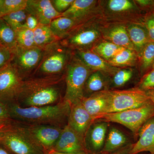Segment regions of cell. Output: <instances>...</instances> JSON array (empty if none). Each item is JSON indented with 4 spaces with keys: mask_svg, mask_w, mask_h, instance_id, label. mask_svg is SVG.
Here are the masks:
<instances>
[{
    "mask_svg": "<svg viewBox=\"0 0 154 154\" xmlns=\"http://www.w3.org/2000/svg\"><path fill=\"white\" fill-rule=\"evenodd\" d=\"M44 48L35 47L23 48L17 46L11 64L24 80L32 77L43 55Z\"/></svg>",
    "mask_w": 154,
    "mask_h": 154,
    "instance_id": "10",
    "label": "cell"
},
{
    "mask_svg": "<svg viewBox=\"0 0 154 154\" xmlns=\"http://www.w3.org/2000/svg\"><path fill=\"white\" fill-rule=\"evenodd\" d=\"M11 124V123H10ZM10 124L6 125H3L2 126L0 127V141L2 139L3 137H4L5 133V132L6 129L8 128Z\"/></svg>",
    "mask_w": 154,
    "mask_h": 154,
    "instance_id": "43",
    "label": "cell"
},
{
    "mask_svg": "<svg viewBox=\"0 0 154 154\" xmlns=\"http://www.w3.org/2000/svg\"><path fill=\"white\" fill-rule=\"evenodd\" d=\"M82 104L94 119L98 120L109 112L110 103V90L97 92L87 97H84Z\"/></svg>",
    "mask_w": 154,
    "mask_h": 154,
    "instance_id": "14",
    "label": "cell"
},
{
    "mask_svg": "<svg viewBox=\"0 0 154 154\" xmlns=\"http://www.w3.org/2000/svg\"><path fill=\"white\" fill-rule=\"evenodd\" d=\"M97 3L95 0H74L61 16L73 19L82 25L90 21Z\"/></svg>",
    "mask_w": 154,
    "mask_h": 154,
    "instance_id": "19",
    "label": "cell"
},
{
    "mask_svg": "<svg viewBox=\"0 0 154 154\" xmlns=\"http://www.w3.org/2000/svg\"><path fill=\"white\" fill-rule=\"evenodd\" d=\"M143 24L147 31L150 41L154 42V11L146 14L144 17Z\"/></svg>",
    "mask_w": 154,
    "mask_h": 154,
    "instance_id": "37",
    "label": "cell"
},
{
    "mask_svg": "<svg viewBox=\"0 0 154 154\" xmlns=\"http://www.w3.org/2000/svg\"><path fill=\"white\" fill-rule=\"evenodd\" d=\"M28 0H4L0 18L7 14L25 10Z\"/></svg>",
    "mask_w": 154,
    "mask_h": 154,
    "instance_id": "34",
    "label": "cell"
},
{
    "mask_svg": "<svg viewBox=\"0 0 154 154\" xmlns=\"http://www.w3.org/2000/svg\"><path fill=\"white\" fill-rule=\"evenodd\" d=\"M99 30L104 40L120 47L134 50L128 36L127 26L123 24H113L100 27Z\"/></svg>",
    "mask_w": 154,
    "mask_h": 154,
    "instance_id": "18",
    "label": "cell"
},
{
    "mask_svg": "<svg viewBox=\"0 0 154 154\" xmlns=\"http://www.w3.org/2000/svg\"><path fill=\"white\" fill-rule=\"evenodd\" d=\"M133 144L130 143L124 147L116 151L111 152H100L98 154H130L131 150L132 149Z\"/></svg>",
    "mask_w": 154,
    "mask_h": 154,
    "instance_id": "41",
    "label": "cell"
},
{
    "mask_svg": "<svg viewBox=\"0 0 154 154\" xmlns=\"http://www.w3.org/2000/svg\"><path fill=\"white\" fill-rule=\"evenodd\" d=\"M4 0H0V13L2 11V8L3 4H4Z\"/></svg>",
    "mask_w": 154,
    "mask_h": 154,
    "instance_id": "46",
    "label": "cell"
},
{
    "mask_svg": "<svg viewBox=\"0 0 154 154\" xmlns=\"http://www.w3.org/2000/svg\"><path fill=\"white\" fill-rule=\"evenodd\" d=\"M27 17L25 21L24 27L32 30H34L37 27L39 23L38 20L33 16L27 14Z\"/></svg>",
    "mask_w": 154,
    "mask_h": 154,
    "instance_id": "40",
    "label": "cell"
},
{
    "mask_svg": "<svg viewBox=\"0 0 154 154\" xmlns=\"http://www.w3.org/2000/svg\"><path fill=\"white\" fill-rule=\"evenodd\" d=\"M93 72L73 54L66 72L64 99L71 105L82 102L86 82Z\"/></svg>",
    "mask_w": 154,
    "mask_h": 154,
    "instance_id": "4",
    "label": "cell"
},
{
    "mask_svg": "<svg viewBox=\"0 0 154 154\" xmlns=\"http://www.w3.org/2000/svg\"><path fill=\"white\" fill-rule=\"evenodd\" d=\"M14 122L44 152L52 149L63 128L47 125L27 124L15 121Z\"/></svg>",
    "mask_w": 154,
    "mask_h": 154,
    "instance_id": "8",
    "label": "cell"
},
{
    "mask_svg": "<svg viewBox=\"0 0 154 154\" xmlns=\"http://www.w3.org/2000/svg\"><path fill=\"white\" fill-rule=\"evenodd\" d=\"M13 121L10 116L8 105L0 101V125L10 124Z\"/></svg>",
    "mask_w": 154,
    "mask_h": 154,
    "instance_id": "39",
    "label": "cell"
},
{
    "mask_svg": "<svg viewBox=\"0 0 154 154\" xmlns=\"http://www.w3.org/2000/svg\"><path fill=\"white\" fill-rule=\"evenodd\" d=\"M138 88L145 91L154 89V69L143 75Z\"/></svg>",
    "mask_w": 154,
    "mask_h": 154,
    "instance_id": "35",
    "label": "cell"
},
{
    "mask_svg": "<svg viewBox=\"0 0 154 154\" xmlns=\"http://www.w3.org/2000/svg\"><path fill=\"white\" fill-rule=\"evenodd\" d=\"M25 10L42 25H50L53 20L62 16L56 11L50 0H28Z\"/></svg>",
    "mask_w": 154,
    "mask_h": 154,
    "instance_id": "15",
    "label": "cell"
},
{
    "mask_svg": "<svg viewBox=\"0 0 154 154\" xmlns=\"http://www.w3.org/2000/svg\"><path fill=\"white\" fill-rule=\"evenodd\" d=\"M146 94L148 96L150 100L152 102L154 105V90L146 91Z\"/></svg>",
    "mask_w": 154,
    "mask_h": 154,
    "instance_id": "44",
    "label": "cell"
},
{
    "mask_svg": "<svg viewBox=\"0 0 154 154\" xmlns=\"http://www.w3.org/2000/svg\"><path fill=\"white\" fill-rule=\"evenodd\" d=\"M108 113H116L140 107L150 101L146 91L138 88L110 91Z\"/></svg>",
    "mask_w": 154,
    "mask_h": 154,
    "instance_id": "9",
    "label": "cell"
},
{
    "mask_svg": "<svg viewBox=\"0 0 154 154\" xmlns=\"http://www.w3.org/2000/svg\"><path fill=\"white\" fill-rule=\"evenodd\" d=\"M107 75L100 72H94L88 78L84 90V96L88 97L97 92L107 90L108 81Z\"/></svg>",
    "mask_w": 154,
    "mask_h": 154,
    "instance_id": "24",
    "label": "cell"
},
{
    "mask_svg": "<svg viewBox=\"0 0 154 154\" xmlns=\"http://www.w3.org/2000/svg\"><path fill=\"white\" fill-rule=\"evenodd\" d=\"M80 25L73 19L61 16L53 20L49 26L54 35L60 40Z\"/></svg>",
    "mask_w": 154,
    "mask_h": 154,
    "instance_id": "23",
    "label": "cell"
},
{
    "mask_svg": "<svg viewBox=\"0 0 154 154\" xmlns=\"http://www.w3.org/2000/svg\"><path fill=\"white\" fill-rule=\"evenodd\" d=\"M72 55V51L60 41L50 45L44 48L40 63L32 77L64 75Z\"/></svg>",
    "mask_w": 154,
    "mask_h": 154,
    "instance_id": "3",
    "label": "cell"
},
{
    "mask_svg": "<svg viewBox=\"0 0 154 154\" xmlns=\"http://www.w3.org/2000/svg\"><path fill=\"white\" fill-rule=\"evenodd\" d=\"M109 123L97 120L91 125L84 136V144L88 154L101 152L105 145Z\"/></svg>",
    "mask_w": 154,
    "mask_h": 154,
    "instance_id": "12",
    "label": "cell"
},
{
    "mask_svg": "<svg viewBox=\"0 0 154 154\" xmlns=\"http://www.w3.org/2000/svg\"><path fill=\"white\" fill-rule=\"evenodd\" d=\"M14 55V50L0 46V71L11 63Z\"/></svg>",
    "mask_w": 154,
    "mask_h": 154,
    "instance_id": "36",
    "label": "cell"
},
{
    "mask_svg": "<svg viewBox=\"0 0 154 154\" xmlns=\"http://www.w3.org/2000/svg\"><path fill=\"white\" fill-rule=\"evenodd\" d=\"M0 46L12 50L17 46L15 31L2 18H0Z\"/></svg>",
    "mask_w": 154,
    "mask_h": 154,
    "instance_id": "29",
    "label": "cell"
},
{
    "mask_svg": "<svg viewBox=\"0 0 154 154\" xmlns=\"http://www.w3.org/2000/svg\"><path fill=\"white\" fill-rule=\"evenodd\" d=\"M23 82L11 63L0 71V101L6 104L17 103Z\"/></svg>",
    "mask_w": 154,
    "mask_h": 154,
    "instance_id": "11",
    "label": "cell"
},
{
    "mask_svg": "<svg viewBox=\"0 0 154 154\" xmlns=\"http://www.w3.org/2000/svg\"><path fill=\"white\" fill-rule=\"evenodd\" d=\"M74 0H51L52 5L60 14H63L72 5Z\"/></svg>",
    "mask_w": 154,
    "mask_h": 154,
    "instance_id": "38",
    "label": "cell"
},
{
    "mask_svg": "<svg viewBox=\"0 0 154 154\" xmlns=\"http://www.w3.org/2000/svg\"><path fill=\"white\" fill-rule=\"evenodd\" d=\"M84 138L66 125L63 128L60 136L52 149L67 154L87 152Z\"/></svg>",
    "mask_w": 154,
    "mask_h": 154,
    "instance_id": "13",
    "label": "cell"
},
{
    "mask_svg": "<svg viewBox=\"0 0 154 154\" xmlns=\"http://www.w3.org/2000/svg\"><path fill=\"white\" fill-rule=\"evenodd\" d=\"M127 30L139 57L144 48L150 41L146 29L143 23H134L127 26Z\"/></svg>",
    "mask_w": 154,
    "mask_h": 154,
    "instance_id": "21",
    "label": "cell"
},
{
    "mask_svg": "<svg viewBox=\"0 0 154 154\" xmlns=\"http://www.w3.org/2000/svg\"><path fill=\"white\" fill-rule=\"evenodd\" d=\"M45 154H88V153L86 152H83L79 153L76 154H67L59 152L54 150L53 149H50L49 150L45 151H44Z\"/></svg>",
    "mask_w": 154,
    "mask_h": 154,
    "instance_id": "42",
    "label": "cell"
},
{
    "mask_svg": "<svg viewBox=\"0 0 154 154\" xmlns=\"http://www.w3.org/2000/svg\"><path fill=\"white\" fill-rule=\"evenodd\" d=\"M18 47L29 48L35 47L33 30L23 27L15 31Z\"/></svg>",
    "mask_w": 154,
    "mask_h": 154,
    "instance_id": "31",
    "label": "cell"
},
{
    "mask_svg": "<svg viewBox=\"0 0 154 154\" xmlns=\"http://www.w3.org/2000/svg\"><path fill=\"white\" fill-rule=\"evenodd\" d=\"M128 137L124 133L115 127L107 131L105 145L101 152H111L118 150L129 144Z\"/></svg>",
    "mask_w": 154,
    "mask_h": 154,
    "instance_id": "22",
    "label": "cell"
},
{
    "mask_svg": "<svg viewBox=\"0 0 154 154\" xmlns=\"http://www.w3.org/2000/svg\"><path fill=\"white\" fill-rule=\"evenodd\" d=\"M65 75L32 77L23 81L17 103L22 107L56 105L64 100Z\"/></svg>",
    "mask_w": 154,
    "mask_h": 154,
    "instance_id": "1",
    "label": "cell"
},
{
    "mask_svg": "<svg viewBox=\"0 0 154 154\" xmlns=\"http://www.w3.org/2000/svg\"><path fill=\"white\" fill-rule=\"evenodd\" d=\"M106 8L110 14L123 15L130 12H138L139 8L134 1L130 0H109L107 1Z\"/></svg>",
    "mask_w": 154,
    "mask_h": 154,
    "instance_id": "27",
    "label": "cell"
},
{
    "mask_svg": "<svg viewBox=\"0 0 154 154\" xmlns=\"http://www.w3.org/2000/svg\"><path fill=\"white\" fill-rule=\"evenodd\" d=\"M11 119L30 124L47 125L63 128L67 124L71 104L64 99L58 104L22 107L17 103L7 104Z\"/></svg>",
    "mask_w": 154,
    "mask_h": 154,
    "instance_id": "2",
    "label": "cell"
},
{
    "mask_svg": "<svg viewBox=\"0 0 154 154\" xmlns=\"http://www.w3.org/2000/svg\"><path fill=\"white\" fill-rule=\"evenodd\" d=\"M33 31L36 47L44 48L50 45L60 41L53 33L49 25L39 24Z\"/></svg>",
    "mask_w": 154,
    "mask_h": 154,
    "instance_id": "25",
    "label": "cell"
},
{
    "mask_svg": "<svg viewBox=\"0 0 154 154\" xmlns=\"http://www.w3.org/2000/svg\"><path fill=\"white\" fill-rule=\"evenodd\" d=\"M73 54L93 72H100L107 75L113 76L120 68L112 66L108 62L91 50L72 51Z\"/></svg>",
    "mask_w": 154,
    "mask_h": 154,
    "instance_id": "16",
    "label": "cell"
},
{
    "mask_svg": "<svg viewBox=\"0 0 154 154\" xmlns=\"http://www.w3.org/2000/svg\"><path fill=\"white\" fill-rule=\"evenodd\" d=\"M0 154H12L3 145L0 143Z\"/></svg>",
    "mask_w": 154,
    "mask_h": 154,
    "instance_id": "45",
    "label": "cell"
},
{
    "mask_svg": "<svg viewBox=\"0 0 154 154\" xmlns=\"http://www.w3.org/2000/svg\"><path fill=\"white\" fill-rule=\"evenodd\" d=\"M154 116V105L150 100L140 107L116 112L107 113L98 120L118 123L129 129L134 136L138 134L142 126Z\"/></svg>",
    "mask_w": 154,
    "mask_h": 154,
    "instance_id": "5",
    "label": "cell"
},
{
    "mask_svg": "<svg viewBox=\"0 0 154 154\" xmlns=\"http://www.w3.org/2000/svg\"><path fill=\"white\" fill-rule=\"evenodd\" d=\"M8 125V124H5V125H0V127L2 126L3 125Z\"/></svg>",
    "mask_w": 154,
    "mask_h": 154,
    "instance_id": "48",
    "label": "cell"
},
{
    "mask_svg": "<svg viewBox=\"0 0 154 154\" xmlns=\"http://www.w3.org/2000/svg\"><path fill=\"white\" fill-rule=\"evenodd\" d=\"M138 139L133 144L130 154L149 152L154 154V116L142 126L139 131Z\"/></svg>",
    "mask_w": 154,
    "mask_h": 154,
    "instance_id": "20",
    "label": "cell"
},
{
    "mask_svg": "<svg viewBox=\"0 0 154 154\" xmlns=\"http://www.w3.org/2000/svg\"><path fill=\"white\" fill-rule=\"evenodd\" d=\"M137 61L138 57L134 50L125 48L108 62L112 66L119 68L134 66Z\"/></svg>",
    "mask_w": 154,
    "mask_h": 154,
    "instance_id": "28",
    "label": "cell"
},
{
    "mask_svg": "<svg viewBox=\"0 0 154 154\" xmlns=\"http://www.w3.org/2000/svg\"><path fill=\"white\" fill-rule=\"evenodd\" d=\"M27 14L25 10H23L7 14L1 18L15 31L24 27Z\"/></svg>",
    "mask_w": 154,
    "mask_h": 154,
    "instance_id": "32",
    "label": "cell"
},
{
    "mask_svg": "<svg viewBox=\"0 0 154 154\" xmlns=\"http://www.w3.org/2000/svg\"><path fill=\"white\" fill-rule=\"evenodd\" d=\"M124 48L120 47L104 39L99 40L90 50L108 62Z\"/></svg>",
    "mask_w": 154,
    "mask_h": 154,
    "instance_id": "26",
    "label": "cell"
},
{
    "mask_svg": "<svg viewBox=\"0 0 154 154\" xmlns=\"http://www.w3.org/2000/svg\"><path fill=\"white\" fill-rule=\"evenodd\" d=\"M0 143L12 154H45L43 150L19 128L14 120L6 129Z\"/></svg>",
    "mask_w": 154,
    "mask_h": 154,
    "instance_id": "6",
    "label": "cell"
},
{
    "mask_svg": "<svg viewBox=\"0 0 154 154\" xmlns=\"http://www.w3.org/2000/svg\"><path fill=\"white\" fill-rule=\"evenodd\" d=\"M152 69H154V61L153 63V64L152 66Z\"/></svg>",
    "mask_w": 154,
    "mask_h": 154,
    "instance_id": "47",
    "label": "cell"
},
{
    "mask_svg": "<svg viewBox=\"0 0 154 154\" xmlns=\"http://www.w3.org/2000/svg\"><path fill=\"white\" fill-rule=\"evenodd\" d=\"M133 71L131 69H119L113 75L112 85L114 88L123 87L132 79Z\"/></svg>",
    "mask_w": 154,
    "mask_h": 154,
    "instance_id": "33",
    "label": "cell"
},
{
    "mask_svg": "<svg viewBox=\"0 0 154 154\" xmlns=\"http://www.w3.org/2000/svg\"><path fill=\"white\" fill-rule=\"evenodd\" d=\"M154 61V42L149 41L144 48L138 57L139 70L143 75L152 66Z\"/></svg>",
    "mask_w": 154,
    "mask_h": 154,
    "instance_id": "30",
    "label": "cell"
},
{
    "mask_svg": "<svg viewBox=\"0 0 154 154\" xmlns=\"http://www.w3.org/2000/svg\"><path fill=\"white\" fill-rule=\"evenodd\" d=\"M80 102L71 105L67 125L84 138L91 125L95 121Z\"/></svg>",
    "mask_w": 154,
    "mask_h": 154,
    "instance_id": "17",
    "label": "cell"
},
{
    "mask_svg": "<svg viewBox=\"0 0 154 154\" xmlns=\"http://www.w3.org/2000/svg\"><path fill=\"white\" fill-rule=\"evenodd\" d=\"M101 37L99 28L89 21L79 25L60 42L72 51L90 50Z\"/></svg>",
    "mask_w": 154,
    "mask_h": 154,
    "instance_id": "7",
    "label": "cell"
}]
</instances>
